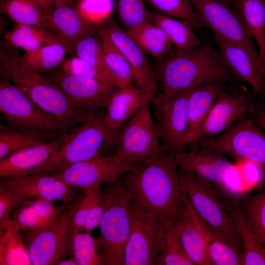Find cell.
Segmentation results:
<instances>
[{"label":"cell","instance_id":"obj_34","mask_svg":"<svg viewBox=\"0 0 265 265\" xmlns=\"http://www.w3.org/2000/svg\"><path fill=\"white\" fill-rule=\"evenodd\" d=\"M102 194L101 186L80 189L76 197L66 205L62 212L63 219L74 231H83L88 215Z\"/></svg>","mask_w":265,"mask_h":265},{"label":"cell","instance_id":"obj_36","mask_svg":"<svg viewBox=\"0 0 265 265\" xmlns=\"http://www.w3.org/2000/svg\"><path fill=\"white\" fill-rule=\"evenodd\" d=\"M159 219L164 228L165 242L162 251L157 259L155 265H194L185 251L174 220Z\"/></svg>","mask_w":265,"mask_h":265},{"label":"cell","instance_id":"obj_23","mask_svg":"<svg viewBox=\"0 0 265 265\" xmlns=\"http://www.w3.org/2000/svg\"><path fill=\"white\" fill-rule=\"evenodd\" d=\"M152 96L132 84L115 87L109 98L104 117L106 129L118 134L123 126L146 103L150 102Z\"/></svg>","mask_w":265,"mask_h":265},{"label":"cell","instance_id":"obj_7","mask_svg":"<svg viewBox=\"0 0 265 265\" xmlns=\"http://www.w3.org/2000/svg\"><path fill=\"white\" fill-rule=\"evenodd\" d=\"M109 185L106 190L111 202L99 224L96 240L105 265H125V250L130 232V198L119 179Z\"/></svg>","mask_w":265,"mask_h":265},{"label":"cell","instance_id":"obj_20","mask_svg":"<svg viewBox=\"0 0 265 265\" xmlns=\"http://www.w3.org/2000/svg\"><path fill=\"white\" fill-rule=\"evenodd\" d=\"M42 28L64 42L71 53L76 42L96 31L97 26L84 18L75 2L56 0L51 11L44 14Z\"/></svg>","mask_w":265,"mask_h":265},{"label":"cell","instance_id":"obj_39","mask_svg":"<svg viewBox=\"0 0 265 265\" xmlns=\"http://www.w3.org/2000/svg\"><path fill=\"white\" fill-rule=\"evenodd\" d=\"M205 232L211 265H241L242 251L216 234L206 223Z\"/></svg>","mask_w":265,"mask_h":265},{"label":"cell","instance_id":"obj_28","mask_svg":"<svg viewBox=\"0 0 265 265\" xmlns=\"http://www.w3.org/2000/svg\"><path fill=\"white\" fill-rule=\"evenodd\" d=\"M151 21L166 33L177 51H187L202 44L204 41L194 32L188 20L170 17L156 11H150Z\"/></svg>","mask_w":265,"mask_h":265},{"label":"cell","instance_id":"obj_19","mask_svg":"<svg viewBox=\"0 0 265 265\" xmlns=\"http://www.w3.org/2000/svg\"><path fill=\"white\" fill-rule=\"evenodd\" d=\"M173 157L180 169L215 185L225 184L234 166L224 154L207 148H193Z\"/></svg>","mask_w":265,"mask_h":265},{"label":"cell","instance_id":"obj_52","mask_svg":"<svg viewBox=\"0 0 265 265\" xmlns=\"http://www.w3.org/2000/svg\"><path fill=\"white\" fill-rule=\"evenodd\" d=\"M64 0V1H65L66 2H70V3H74L75 2L74 0Z\"/></svg>","mask_w":265,"mask_h":265},{"label":"cell","instance_id":"obj_44","mask_svg":"<svg viewBox=\"0 0 265 265\" xmlns=\"http://www.w3.org/2000/svg\"><path fill=\"white\" fill-rule=\"evenodd\" d=\"M44 142L25 132L0 125V160L22 149Z\"/></svg>","mask_w":265,"mask_h":265},{"label":"cell","instance_id":"obj_50","mask_svg":"<svg viewBox=\"0 0 265 265\" xmlns=\"http://www.w3.org/2000/svg\"><path fill=\"white\" fill-rule=\"evenodd\" d=\"M57 265H78V263L73 255L68 258H66L60 261Z\"/></svg>","mask_w":265,"mask_h":265},{"label":"cell","instance_id":"obj_35","mask_svg":"<svg viewBox=\"0 0 265 265\" xmlns=\"http://www.w3.org/2000/svg\"><path fill=\"white\" fill-rule=\"evenodd\" d=\"M0 265H32L21 231L16 227L0 229Z\"/></svg>","mask_w":265,"mask_h":265},{"label":"cell","instance_id":"obj_14","mask_svg":"<svg viewBox=\"0 0 265 265\" xmlns=\"http://www.w3.org/2000/svg\"><path fill=\"white\" fill-rule=\"evenodd\" d=\"M134 165L121 160L112 154L75 163L52 175L82 189L115 182Z\"/></svg>","mask_w":265,"mask_h":265},{"label":"cell","instance_id":"obj_41","mask_svg":"<svg viewBox=\"0 0 265 265\" xmlns=\"http://www.w3.org/2000/svg\"><path fill=\"white\" fill-rule=\"evenodd\" d=\"M74 231L73 236V254L78 265H102L105 261L96 238L90 232Z\"/></svg>","mask_w":265,"mask_h":265},{"label":"cell","instance_id":"obj_49","mask_svg":"<svg viewBox=\"0 0 265 265\" xmlns=\"http://www.w3.org/2000/svg\"><path fill=\"white\" fill-rule=\"evenodd\" d=\"M44 14L49 13L52 10L55 0H37Z\"/></svg>","mask_w":265,"mask_h":265},{"label":"cell","instance_id":"obj_12","mask_svg":"<svg viewBox=\"0 0 265 265\" xmlns=\"http://www.w3.org/2000/svg\"><path fill=\"white\" fill-rule=\"evenodd\" d=\"M150 105L146 103L120 129L114 154L121 160L134 164L163 151Z\"/></svg>","mask_w":265,"mask_h":265},{"label":"cell","instance_id":"obj_16","mask_svg":"<svg viewBox=\"0 0 265 265\" xmlns=\"http://www.w3.org/2000/svg\"><path fill=\"white\" fill-rule=\"evenodd\" d=\"M0 188L19 193L31 200L59 201L68 204L80 189L50 174H29L0 179Z\"/></svg>","mask_w":265,"mask_h":265},{"label":"cell","instance_id":"obj_11","mask_svg":"<svg viewBox=\"0 0 265 265\" xmlns=\"http://www.w3.org/2000/svg\"><path fill=\"white\" fill-rule=\"evenodd\" d=\"M207 28L224 39L243 48L265 80V70L253 38L238 12L218 0H189Z\"/></svg>","mask_w":265,"mask_h":265},{"label":"cell","instance_id":"obj_25","mask_svg":"<svg viewBox=\"0 0 265 265\" xmlns=\"http://www.w3.org/2000/svg\"><path fill=\"white\" fill-rule=\"evenodd\" d=\"M68 135L26 148L0 159V179L25 175L56 152L65 142Z\"/></svg>","mask_w":265,"mask_h":265},{"label":"cell","instance_id":"obj_1","mask_svg":"<svg viewBox=\"0 0 265 265\" xmlns=\"http://www.w3.org/2000/svg\"><path fill=\"white\" fill-rule=\"evenodd\" d=\"M177 167L174 157L161 151L134 164L119 181L133 205L174 220L184 205Z\"/></svg>","mask_w":265,"mask_h":265},{"label":"cell","instance_id":"obj_8","mask_svg":"<svg viewBox=\"0 0 265 265\" xmlns=\"http://www.w3.org/2000/svg\"><path fill=\"white\" fill-rule=\"evenodd\" d=\"M192 144L218 151L234 159L252 162L265 168V130L245 116L223 132Z\"/></svg>","mask_w":265,"mask_h":265},{"label":"cell","instance_id":"obj_43","mask_svg":"<svg viewBox=\"0 0 265 265\" xmlns=\"http://www.w3.org/2000/svg\"><path fill=\"white\" fill-rule=\"evenodd\" d=\"M117 13L121 26L127 31L151 21L143 0H118Z\"/></svg>","mask_w":265,"mask_h":265},{"label":"cell","instance_id":"obj_10","mask_svg":"<svg viewBox=\"0 0 265 265\" xmlns=\"http://www.w3.org/2000/svg\"><path fill=\"white\" fill-rule=\"evenodd\" d=\"M128 213L130 232L125 250V265H155L165 242L164 230L160 219L130 201Z\"/></svg>","mask_w":265,"mask_h":265},{"label":"cell","instance_id":"obj_40","mask_svg":"<svg viewBox=\"0 0 265 265\" xmlns=\"http://www.w3.org/2000/svg\"><path fill=\"white\" fill-rule=\"evenodd\" d=\"M154 11L177 19L189 21L195 29L207 28L189 0H146Z\"/></svg>","mask_w":265,"mask_h":265},{"label":"cell","instance_id":"obj_17","mask_svg":"<svg viewBox=\"0 0 265 265\" xmlns=\"http://www.w3.org/2000/svg\"><path fill=\"white\" fill-rule=\"evenodd\" d=\"M21 232L32 265H57L73 255L74 230L71 226L65 230L49 228Z\"/></svg>","mask_w":265,"mask_h":265},{"label":"cell","instance_id":"obj_15","mask_svg":"<svg viewBox=\"0 0 265 265\" xmlns=\"http://www.w3.org/2000/svg\"><path fill=\"white\" fill-rule=\"evenodd\" d=\"M253 93H255L252 90L249 91L246 88L238 93L226 87L216 98L198 132L195 141L220 134L239 119L250 114L255 101Z\"/></svg>","mask_w":265,"mask_h":265},{"label":"cell","instance_id":"obj_5","mask_svg":"<svg viewBox=\"0 0 265 265\" xmlns=\"http://www.w3.org/2000/svg\"><path fill=\"white\" fill-rule=\"evenodd\" d=\"M0 111L7 126L44 142L67 134L68 128L6 79L0 81Z\"/></svg>","mask_w":265,"mask_h":265},{"label":"cell","instance_id":"obj_3","mask_svg":"<svg viewBox=\"0 0 265 265\" xmlns=\"http://www.w3.org/2000/svg\"><path fill=\"white\" fill-rule=\"evenodd\" d=\"M17 49L3 45L0 49V75L11 82L32 102L67 128L81 124L94 111L75 106L64 93L43 74L22 66Z\"/></svg>","mask_w":265,"mask_h":265},{"label":"cell","instance_id":"obj_38","mask_svg":"<svg viewBox=\"0 0 265 265\" xmlns=\"http://www.w3.org/2000/svg\"><path fill=\"white\" fill-rule=\"evenodd\" d=\"M238 199L244 216L265 247V188L258 193Z\"/></svg>","mask_w":265,"mask_h":265},{"label":"cell","instance_id":"obj_30","mask_svg":"<svg viewBox=\"0 0 265 265\" xmlns=\"http://www.w3.org/2000/svg\"><path fill=\"white\" fill-rule=\"evenodd\" d=\"M68 53V46L58 40L45 45L31 52L20 55V61L25 68L42 74L51 71L59 66Z\"/></svg>","mask_w":265,"mask_h":265},{"label":"cell","instance_id":"obj_48","mask_svg":"<svg viewBox=\"0 0 265 265\" xmlns=\"http://www.w3.org/2000/svg\"><path fill=\"white\" fill-rule=\"evenodd\" d=\"M250 115L252 117L253 121L265 130V103L260 100L255 101Z\"/></svg>","mask_w":265,"mask_h":265},{"label":"cell","instance_id":"obj_9","mask_svg":"<svg viewBox=\"0 0 265 265\" xmlns=\"http://www.w3.org/2000/svg\"><path fill=\"white\" fill-rule=\"evenodd\" d=\"M196 88L173 97L159 91L151 99L152 117L162 143L161 148L173 157L186 151L185 140L188 131V101Z\"/></svg>","mask_w":265,"mask_h":265},{"label":"cell","instance_id":"obj_27","mask_svg":"<svg viewBox=\"0 0 265 265\" xmlns=\"http://www.w3.org/2000/svg\"><path fill=\"white\" fill-rule=\"evenodd\" d=\"M227 84L216 81L205 82L190 94L187 105L188 131L185 140L186 147L195 141L198 132L216 98Z\"/></svg>","mask_w":265,"mask_h":265},{"label":"cell","instance_id":"obj_18","mask_svg":"<svg viewBox=\"0 0 265 265\" xmlns=\"http://www.w3.org/2000/svg\"><path fill=\"white\" fill-rule=\"evenodd\" d=\"M104 24L110 38L122 52L131 66L133 80L138 87L152 96L158 93V80L147 54L127 31L113 19L109 17Z\"/></svg>","mask_w":265,"mask_h":265},{"label":"cell","instance_id":"obj_51","mask_svg":"<svg viewBox=\"0 0 265 265\" xmlns=\"http://www.w3.org/2000/svg\"><path fill=\"white\" fill-rule=\"evenodd\" d=\"M218 0L221 1L225 3V4L228 5L229 6H230L232 9H234V10H235L236 11H238L237 8V6H236L235 0Z\"/></svg>","mask_w":265,"mask_h":265},{"label":"cell","instance_id":"obj_4","mask_svg":"<svg viewBox=\"0 0 265 265\" xmlns=\"http://www.w3.org/2000/svg\"><path fill=\"white\" fill-rule=\"evenodd\" d=\"M105 112L103 110L94 111L69 134L65 142L56 152L25 175H53L75 163L109 155L107 151L115 150L118 135L106 128Z\"/></svg>","mask_w":265,"mask_h":265},{"label":"cell","instance_id":"obj_21","mask_svg":"<svg viewBox=\"0 0 265 265\" xmlns=\"http://www.w3.org/2000/svg\"><path fill=\"white\" fill-rule=\"evenodd\" d=\"M65 206L44 200H29L13 212L10 221L2 228L13 226L20 231L65 230L70 226L62 216Z\"/></svg>","mask_w":265,"mask_h":265},{"label":"cell","instance_id":"obj_22","mask_svg":"<svg viewBox=\"0 0 265 265\" xmlns=\"http://www.w3.org/2000/svg\"><path fill=\"white\" fill-rule=\"evenodd\" d=\"M182 199L184 207L174 221L185 251L194 265H211L208 254L206 222L195 212L183 191Z\"/></svg>","mask_w":265,"mask_h":265},{"label":"cell","instance_id":"obj_31","mask_svg":"<svg viewBox=\"0 0 265 265\" xmlns=\"http://www.w3.org/2000/svg\"><path fill=\"white\" fill-rule=\"evenodd\" d=\"M127 32L147 54L154 56L158 60L175 51L166 33L152 21Z\"/></svg>","mask_w":265,"mask_h":265},{"label":"cell","instance_id":"obj_45","mask_svg":"<svg viewBox=\"0 0 265 265\" xmlns=\"http://www.w3.org/2000/svg\"><path fill=\"white\" fill-rule=\"evenodd\" d=\"M59 66L68 74L102 80L110 84L109 77L104 72L82 58L75 56L66 58Z\"/></svg>","mask_w":265,"mask_h":265},{"label":"cell","instance_id":"obj_37","mask_svg":"<svg viewBox=\"0 0 265 265\" xmlns=\"http://www.w3.org/2000/svg\"><path fill=\"white\" fill-rule=\"evenodd\" d=\"M0 11L16 24L42 28L44 13L37 0H1Z\"/></svg>","mask_w":265,"mask_h":265},{"label":"cell","instance_id":"obj_29","mask_svg":"<svg viewBox=\"0 0 265 265\" xmlns=\"http://www.w3.org/2000/svg\"><path fill=\"white\" fill-rule=\"evenodd\" d=\"M97 31L102 43L112 85L119 88L132 84L133 77L131 66L122 52L110 38L104 22L97 26Z\"/></svg>","mask_w":265,"mask_h":265},{"label":"cell","instance_id":"obj_6","mask_svg":"<svg viewBox=\"0 0 265 265\" xmlns=\"http://www.w3.org/2000/svg\"><path fill=\"white\" fill-rule=\"evenodd\" d=\"M182 190L198 215L218 235L242 252L243 244L217 187L179 168Z\"/></svg>","mask_w":265,"mask_h":265},{"label":"cell","instance_id":"obj_2","mask_svg":"<svg viewBox=\"0 0 265 265\" xmlns=\"http://www.w3.org/2000/svg\"><path fill=\"white\" fill-rule=\"evenodd\" d=\"M161 92L173 97L209 81L227 84L240 79L226 63L218 49L205 41L187 51L174 52L160 60L155 70Z\"/></svg>","mask_w":265,"mask_h":265},{"label":"cell","instance_id":"obj_33","mask_svg":"<svg viewBox=\"0 0 265 265\" xmlns=\"http://www.w3.org/2000/svg\"><path fill=\"white\" fill-rule=\"evenodd\" d=\"M3 39V45L21 48L25 52L33 51L48 44L62 40L44 29L23 24H16L11 30L5 32Z\"/></svg>","mask_w":265,"mask_h":265},{"label":"cell","instance_id":"obj_42","mask_svg":"<svg viewBox=\"0 0 265 265\" xmlns=\"http://www.w3.org/2000/svg\"><path fill=\"white\" fill-rule=\"evenodd\" d=\"M71 54L88 61L104 72L109 77L111 84L106 64L102 43L97 30L77 41Z\"/></svg>","mask_w":265,"mask_h":265},{"label":"cell","instance_id":"obj_13","mask_svg":"<svg viewBox=\"0 0 265 265\" xmlns=\"http://www.w3.org/2000/svg\"><path fill=\"white\" fill-rule=\"evenodd\" d=\"M43 74L75 106L83 110L106 109L115 88L106 81L68 74L60 66Z\"/></svg>","mask_w":265,"mask_h":265},{"label":"cell","instance_id":"obj_32","mask_svg":"<svg viewBox=\"0 0 265 265\" xmlns=\"http://www.w3.org/2000/svg\"><path fill=\"white\" fill-rule=\"evenodd\" d=\"M237 10L259 49L265 70V0H235Z\"/></svg>","mask_w":265,"mask_h":265},{"label":"cell","instance_id":"obj_47","mask_svg":"<svg viewBox=\"0 0 265 265\" xmlns=\"http://www.w3.org/2000/svg\"><path fill=\"white\" fill-rule=\"evenodd\" d=\"M111 202V197L106 190L92 207L86 219L83 231L91 232L99 226L100 222Z\"/></svg>","mask_w":265,"mask_h":265},{"label":"cell","instance_id":"obj_46","mask_svg":"<svg viewBox=\"0 0 265 265\" xmlns=\"http://www.w3.org/2000/svg\"><path fill=\"white\" fill-rule=\"evenodd\" d=\"M29 200L16 192L0 188V228L9 222L14 210Z\"/></svg>","mask_w":265,"mask_h":265},{"label":"cell","instance_id":"obj_26","mask_svg":"<svg viewBox=\"0 0 265 265\" xmlns=\"http://www.w3.org/2000/svg\"><path fill=\"white\" fill-rule=\"evenodd\" d=\"M215 186L243 244L241 265H265V247L244 216L238 197L226 192L221 186Z\"/></svg>","mask_w":265,"mask_h":265},{"label":"cell","instance_id":"obj_24","mask_svg":"<svg viewBox=\"0 0 265 265\" xmlns=\"http://www.w3.org/2000/svg\"><path fill=\"white\" fill-rule=\"evenodd\" d=\"M218 49L227 65L241 80L251 87L260 100L265 103V80L247 52L240 46L212 33Z\"/></svg>","mask_w":265,"mask_h":265}]
</instances>
